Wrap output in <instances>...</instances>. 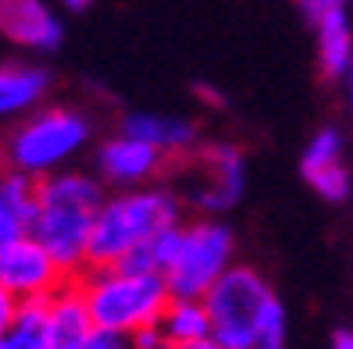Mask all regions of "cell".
<instances>
[{
  "label": "cell",
  "instance_id": "obj_24",
  "mask_svg": "<svg viewBox=\"0 0 353 349\" xmlns=\"http://www.w3.org/2000/svg\"><path fill=\"white\" fill-rule=\"evenodd\" d=\"M328 349H353V332H350V328H339V332L332 335Z\"/></svg>",
  "mask_w": 353,
  "mask_h": 349
},
{
  "label": "cell",
  "instance_id": "obj_14",
  "mask_svg": "<svg viewBox=\"0 0 353 349\" xmlns=\"http://www.w3.org/2000/svg\"><path fill=\"white\" fill-rule=\"evenodd\" d=\"M47 324L54 335V349H79L93 332V317L86 296L79 289V278L65 282L61 289L47 299Z\"/></svg>",
  "mask_w": 353,
  "mask_h": 349
},
{
  "label": "cell",
  "instance_id": "obj_20",
  "mask_svg": "<svg viewBox=\"0 0 353 349\" xmlns=\"http://www.w3.org/2000/svg\"><path fill=\"white\" fill-rule=\"evenodd\" d=\"M179 250H182V224H175V229H164L161 235H154L150 242H147V257H150V268H154V275H164L175 264V257H179Z\"/></svg>",
  "mask_w": 353,
  "mask_h": 349
},
{
  "label": "cell",
  "instance_id": "obj_8",
  "mask_svg": "<svg viewBox=\"0 0 353 349\" xmlns=\"http://www.w3.org/2000/svg\"><path fill=\"white\" fill-rule=\"evenodd\" d=\"M203 168V186L193 189V203L207 214L232 211L246 189V160L232 142H203L196 150Z\"/></svg>",
  "mask_w": 353,
  "mask_h": 349
},
{
  "label": "cell",
  "instance_id": "obj_5",
  "mask_svg": "<svg viewBox=\"0 0 353 349\" xmlns=\"http://www.w3.org/2000/svg\"><path fill=\"white\" fill-rule=\"evenodd\" d=\"M272 299H275L272 285L257 268L232 264L214 282V289L203 296L207 317H211V339L225 349H250L257 317Z\"/></svg>",
  "mask_w": 353,
  "mask_h": 349
},
{
  "label": "cell",
  "instance_id": "obj_7",
  "mask_svg": "<svg viewBox=\"0 0 353 349\" xmlns=\"http://www.w3.org/2000/svg\"><path fill=\"white\" fill-rule=\"evenodd\" d=\"M65 282H72V278L57 268L54 257L32 235H22L0 253V285L18 303H43Z\"/></svg>",
  "mask_w": 353,
  "mask_h": 349
},
{
  "label": "cell",
  "instance_id": "obj_16",
  "mask_svg": "<svg viewBox=\"0 0 353 349\" xmlns=\"http://www.w3.org/2000/svg\"><path fill=\"white\" fill-rule=\"evenodd\" d=\"M4 349H54V335L47 324V299L18 306L14 324L4 332Z\"/></svg>",
  "mask_w": 353,
  "mask_h": 349
},
{
  "label": "cell",
  "instance_id": "obj_19",
  "mask_svg": "<svg viewBox=\"0 0 353 349\" xmlns=\"http://www.w3.org/2000/svg\"><path fill=\"white\" fill-rule=\"evenodd\" d=\"M285 342H289V317H285L282 299L275 296L257 317V332H254L250 349H285Z\"/></svg>",
  "mask_w": 353,
  "mask_h": 349
},
{
  "label": "cell",
  "instance_id": "obj_2",
  "mask_svg": "<svg viewBox=\"0 0 353 349\" xmlns=\"http://www.w3.org/2000/svg\"><path fill=\"white\" fill-rule=\"evenodd\" d=\"M175 224H182L179 200H175V193L161 189V186L108 196L93 221L90 271L118 268L132 250L147 246L154 235H161L164 229H175Z\"/></svg>",
  "mask_w": 353,
  "mask_h": 349
},
{
  "label": "cell",
  "instance_id": "obj_13",
  "mask_svg": "<svg viewBox=\"0 0 353 349\" xmlns=\"http://www.w3.org/2000/svg\"><path fill=\"white\" fill-rule=\"evenodd\" d=\"M50 89L47 68L26 65V61H4L0 65V121L4 118H29L39 111Z\"/></svg>",
  "mask_w": 353,
  "mask_h": 349
},
{
  "label": "cell",
  "instance_id": "obj_9",
  "mask_svg": "<svg viewBox=\"0 0 353 349\" xmlns=\"http://www.w3.org/2000/svg\"><path fill=\"white\" fill-rule=\"evenodd\" d=\"M164 164H168L164 154H157L154 147H147V142H139L125 132H118L97 150V171L118 193L147 189V182H154L164 171Z\"/></svg>",
  "mask_w": 353,
  "mask_h": 349
},
{
  "label": "cell",
  "instance_id": "obj_12",
  "mask_svg": "<svg viewBox=\"0 0 353 349\" xmlns=\"http://www.w3.org/2000/svg\"><path fill=\"white\" fill-rule=\"evenodd\" d=\"M121 132L147 142L157 154L172 157V154H185L196 150L200 132L190 118H175V114H154V111H132L125 121H121Z\"/></svg>",
  "mask_w": 353,
  "mask_h": 349
},
{
  "label": "cell",
  "instance_id": "obj_15",
  "mask_svg": "<svg viewBox=\"0 0 353 349\" xmlns=\"http://www.w3.org/2000/svg\"><path fill=\"white\" fill-rule=\"evenodd\" d=\"M157 335L168 349H185L211 339V317H207L203 299H168L157 321Z\"/></svg>",
  "mask_w": 353,
  "mask_h": 349
},
{
  "label": "cell",
  "instance_id": "obj_21",
  "mask_svg": "<svg viewBox=\"0 0 353 349\" xmlns=\"http://www.w3.org/2000/svg\"><path fill=\"white\" fill-rule=\"evenodd\" d=\"M22 235H29V224L18 218L4 200H0V253H4L11 242H18Z\"/></svg>",
  "mask_w": 353,
  "mask_h": 349
},
{
  "label": "cell",
  "instance_id": "obj_4",
  "mask_svg": "<svg viewBox=\"0 0 353 349\" xmlns=\"http://www.w3.org/2000/svg\"><path fill=\"white\" fill-rule=\"evenodd\" d=\"M90 118L75 107H39L22 125L11 129L0 157H4L8 171L43 182L65 171V164L90 142Z\"/></svg>",
  "mask_w": 353,
  "mask_h": 349
},
{
  "label": "cell",
  "instance_id": "obj_27",
  "mask_svg": "<svg viewBox=\"0 0 353 349\" xmlns=\"http://www.w3.org/2000/svg\"><path fill=\"white\" fill-rule=\"evenodd\" d=\"M346 89H350V104H353V72L346 75Z\"/></svg>",
  "mask_w": 353,
  "mask_h": 349
},
{
  "label": "cell",
  "instance_id": "obj_18",
  "mask_svg": "<svg viewBox=\"0 0 353 349\" xmlns=\"http://www.w3.org/2000/svg\"><path fill=\"white\" fill-rule=\"evenodd\" d=\"M332 164H343V136L336 129H318L314 136H310V142L303 147L300 171L307 178V175H314L321 168H332Z\"/></svg>",
  "mask_w": 353,
  "mask_h": 349
},
{
  "label": "cell",
  "instance_id": "obj_26",
  "mask_svg": "<svg viewBox=\"0 0 353 349\" xmlns=\"http://www.w3.org/2000/svg\"><path fill=\"white\" fill-rule=\"evenodd\" d=\"M185 349H225V346H218L214 339H203V342H196V346H185Z\"/></svg>",
  "mask_w": 353,
  "mask_h": 349
},
{
  "label": "cell",
  "instance_id": "obj_23",
  "mask_svg": "<svg viewBox=\"0 0 353 349\" xmlns=\"http://www.w3.org/2000/svg\"><path fill=\"white\" fill-rule=\"evenodd\" d=\"M18 306H22V303H18V299L4 289V285H0V339H4V332L14 324V317H18Z\"/></svg>",
  "mask_w": 353,
  "mask_h": 349
},
{
  "label": "cell",
  "instance_id": "obj_10",
  "mask_svg": "<svg viewBox=\"0 0 353 349\" xmlns=\"http://www.w3.org/2000/svg\"><path fill=\"white\" fill-rule=\"evenodd\" d=\"M318 32V61L325 78H346L353 72V25L339 0H307L300 4Z\"/></svg>",
  "mask_w": 353,
  "mask_h": 349
},
{
  "label": "cell",
  "instance_id": "obj_11",
  "mask_svg": "<svg viewBox=\"0 0 353 349\" xmlns=\"http://www.w3.org/2000/svg\"><path fill=\"white\" fill-rule=\"evenodd\" d=\"M0 36L26 50H57L65 25L43 0H0Z\"/></svg>",
  "mask_w": 353,
  "mask_h": 349
},
{
  "label": "cell",
  "instance_id": "obj_1",
  "mask_svg": "<svg viewBox=\"0 0 353 349\" xmlns=\"http://www.w3.org/2000/svg\"><path fill=\"white\" fill-rule=\"evenodd\" d=\"M103 200H108L103 186L82 171H57L39 182V203L29 235L68 278H82L90 271V235Z\"/></svg>",
  "mask_w": 353,
  "mask_h": 349
},
{
  "label": "cell",
  "instance_id": "obj_22",
  "mask_svg": "<svg viewBox=\"0 0 353 349\" xmlns=\"http://www.w3.org/2000/svg\"><path fill=\"white\" fill-rule=\"evenodd\" d=\"M79 349H136V339L121 335V332H103V328H93L90 339L82 342Z\"/></svg>",
  "mask_w": 353,
  "mask_h": 349
},
{
  "label": "cell",
  "instance_id": "obj_28",
  "mask_svg": "<svg viewBox=\"0 0 353 349\" xmlns=\"http://www.w3.org/2000/svg\"><path fill=\"white\" fill-rule=\"evenodd\" d=\"M154 349H168V346H164V342H161V346H154Z\"/></svg>",
  "mask_w": 353,
  "mask_h": 349
},
{
  "label": "cell",
  "instance_id": "obj_25",
  "mask_svg": "<svg viewBox=\"0 0 353 349\" xmlns=\"http://www.w3.org/2000/svg\"><path fill=\"white\" fill-rule=\"evenodd\" d=\"M196 93H200V100H207V104H221L218 93H214L211 86H196Z\"/></svg>",
  "mask_w": 353,
  "mask_h": 349
},
{
  "label": "cell",
  "instance_id": "obj_3",
  "mask_svg": "<svg viewBox=\"0 0 353 349\" xmlns=\"http://www.w3.org/2000/svg\"><path fill=\"white\" fill-rule=\"evenodd\" d=\"M79 289L86 296L93 328L121 335H143L157 328L164 306H168V285L161 275H139L121 268H100L79 278Z\"/></svg>",
  "mask_w": 353,
  "mask_h": 349
},
{
  "label": "cell",
  "instance_id": "obj_17",
  "mask_svg": "<svg viewBox=\"0 0 353 349\" xmlns=\"http://www.w3.org/2000/svg\"><path fill=\"white\" fill-rule=\"evenodd\" d=\"M0 200H4L26 224H32L36 203H39V182L18 175V171H4V175H0Z\"/></svg>",
  "mask_w": 353,
  "mask_h": 349
},
{
  "label": "cell",
  "instance_id": "obj_29",
  "mask_svg": "<svg viewBox=\"0 0 353 349\" xmlns=\"http://www.w3.org/2000/svg\"><path fill=\"white\" fill-rule=\"evenodd\" d=\"M0 349H4V339H0Z\"/></svg>",
  "mask_w": 353,
  "mask_h": 349
},
{
  "label": "cell",
  "instance_id": "obj_6",
  "mask_svg": "<svg viewBox=\"0 0 353 349\" xmlns=\"http://www.w3.org/2000/svg\"><path fill=\"white\" fill-rule=\"evenodd\" d=\"M236 239L232 229L214 218H200L182 224V250L175 264L164 271V285H168L172 299H203L214 289V282L232 268Z\"/></svg>",
  "mask_w": 353,
  "mask_h": 349
}]
</instances>
